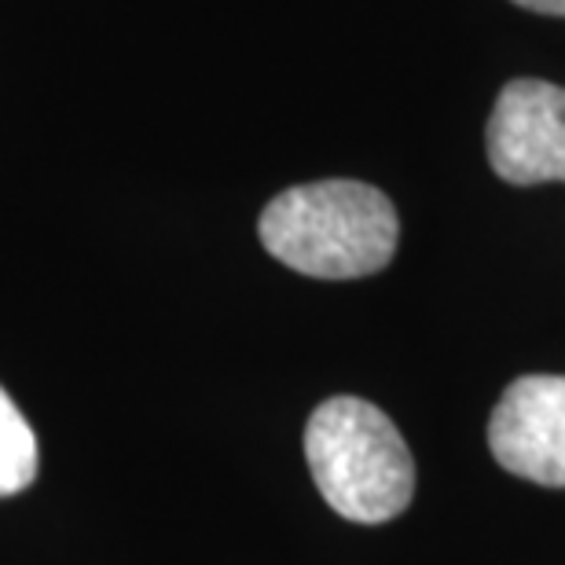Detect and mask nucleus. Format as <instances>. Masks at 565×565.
I'll return each instance as SVG.
<instances>
[{
    "instance_id": "obj_1",
    "label": "nucleus",
    "mask_w": 565,
    "mask_h": 565,
    "mask_svg": "<svg viewBox=\"0 0 565 565\" xmlns=\"http://www.w3.org/2000/svg\"><path fill=\"white\" fill-rule=\"evenodd\" d=\"M279 265L312 279H364L397 254L401 221L390 195L364 180H312L287 188L257 221Z\"/></svg>"
},
{
    "instance_id": "obj_2",
    "label": "nucleus",
    "mask_w": 565,
    "mask_h": 565,
    "mask_svg": "<svg viewBox=\"0 0 565 565\" xmlns=\"http://www.w3.org/2000/svg\"><path fill=\"white\" fill-rule=\"evenodd\" d=\"M305 459L320 495L349 522H390L408 511L415 495L408 440L371 401H323L305 426Z\"/></svg>"
},
{
    "instance_id": "obj_3",
    "label": "nucleus",
    "mask_w": 565,
    "mask_h": 565,
    "mask_svg": "<svg viewBox=\"0 0 565 565\" xmlns=\"http://www.w3.org/2000/svg\"><path fill=\"white\" fill-rule=\"evenodd\" d=\"M492 173L518 188L565 184V88L514 77L500 88L484 129Z\"/></svg>"
},
{
    "instance_id": "obj_4",
    "label": "nucleus",
    "mask_w": 565,
    "mask_h": 565,
    "mask_svg": "<svg viewBox=\"0 0 565 565\" xmlns=\"http://www.w3.org/2000/svg\"><path fill=\"white\" fill-rule=\"evenodd\" d=\"M489 448L514 478L565 489V375H525L503 390Z\"/></svg>"
},
{
    "instance_id": "obj_5",
    "label": "nucleus",
    "mask_w": 565,
    "mask_h": 565,
    "mask_svg": "<svg viewBox=\"0 0 565 565\" xmlns=\"http://www.w3.org/2000/svg\"><path fill=\"white\" fill-rule=\"evenodd\" d=\"M38 478V437L19 404L0 386V495L30 489Z\"/></svg>"
},
{
    "instance_id": "obj_6",
    "label": "nucleus",
    "mask_w": 565,
    "mask_h": 565,
    "mask_svg": "<svg viewBox=\"0 0 565 565\" xmlns=\"http://www.w3.org/2000/svg\"><path fill=\"white\" fill-rule=\"evenodd\" d=\"M518 8L536 11V15H558L565 19V0H514Z\"/></svg>"
}]
</instances>
